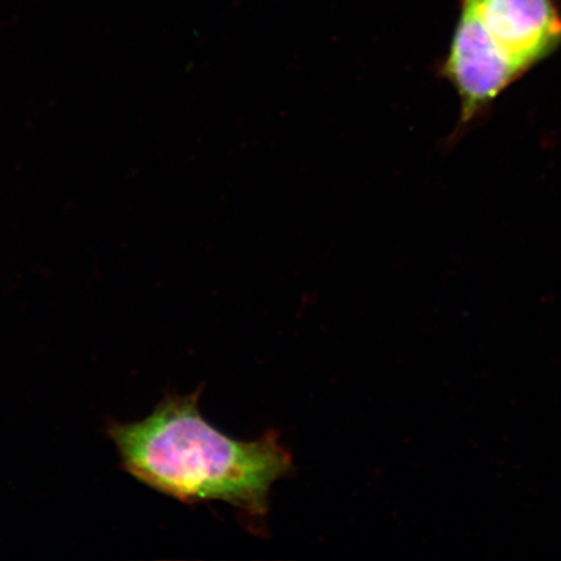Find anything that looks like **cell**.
I'll use <instances>...</instances> for the list:
<instances>
[{
  "label": "cell",
  "instance_id": "3957f363",
  "mask_svg": "<svg viewBox=\"0 0 561 561\" xmlns=\"http://www.w3.org/2000/svg\"><path fill=\"white\" fill-rule=\"evenodd\" d=\"M461 9L523 75L561 44V11L553 0H461Z\"/></svg>",
  "mask_w": 561,
  "mask_h": 561
},
{
  "label": "cell",
  "instance_id": "6da1fadb",
  "mask_svg": "<svg viewBox=\"0 0 561 561\" xmlns=\"http://www.w3.org/2000/svg\"><path fill=\"white\" fill-rule=\"evenodd\" d=\"M203 388L168 396L149 417L108 426L123 466L145 485L184 503L226 502L251 518L268 514L271 489L293 471L277 434L233 439L203 417Z\"/></svg>",
  "mask_w": 561,
  "mask_h": 561
},
{
  "label": "cell",
  "instance_id": "7a4b0ae2",
  "mask_svg": "<svg viewBox=\"0 0 561 561\" xmlns=\"http://www.w3.org/2000/svg\"><path fill=\"white\" fill-rule=\"evenodd\" d=\"M440 73L460 98L461 124L476 121L524 76L497 50L479 20L462 9Z\"/></svg>",
  "mask_w": 561,
  "mask_h": 561
}]
</instances>
